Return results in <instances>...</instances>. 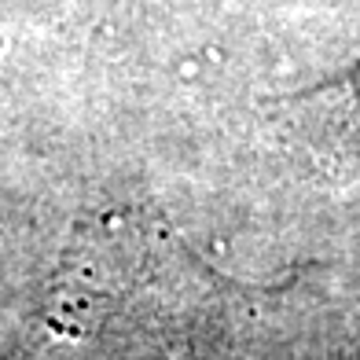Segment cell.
I'll return each mask as SVG.
<instances>
[{"label":"cell","mask_w":360,"mask_h":360,"mask_svg":"<svg viewBox=\"0 0 360 360\" xmlns=\"http://www.w3.org/2000/svg\"><path fill=\"white\" fill-rule=\"evenodd\" d=\"M290 140L338 184L360 180V56L280 103Z\"/></svg>","instance_id":"obj_1"}]
</instances>
